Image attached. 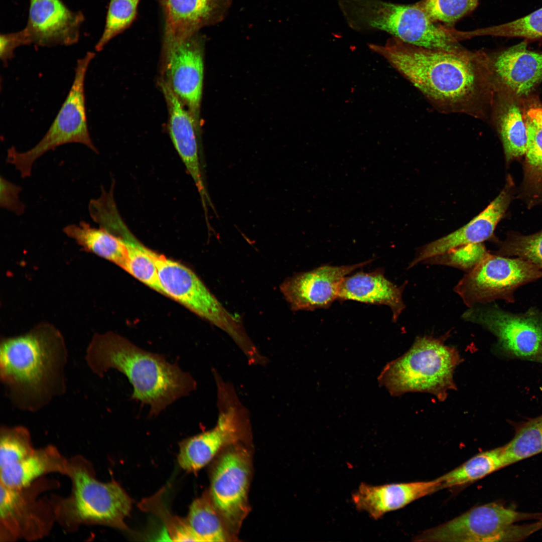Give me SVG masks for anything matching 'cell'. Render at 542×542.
<instances>
[{"label": "cell", "mask_w": 542, "mask_h": 542, "mask_svg": "<svg viewBox=\"0 0 542 542\" xmlns=\"http://www.w3.org/2000/svg\"><path fill=\"white\" fill-rule=\"evenodd\" d=\"M69 461L54 446L35 449L27 457L0 468L1 484L11 488L27 487L44 475L57 472L67 475Z\"/></svg>", "instance_id": "obj_23"}, {"label": "cell", "mask_w": 542, "mask_h": 542, "mask_svg": "<svg viewBox=\"0 0 542 542\" xmlns=\"http://www.w3.org/2000/svg\"><path fill=\"white\" fill-rule=\"evenodd\" d=\"M341 12L358 32L380 30L416 46L450 52L467 50L451 28L434 20L417 2L396 4L382 0H342Z\"/></svg>", "instance_id": "obj_4"}, {"label": "cell", "mask_w": 542, "mask_h": 542, "mask_svg": "<svg viewBox=\"0 0 542 542\" xmlns=\"http://www.w3.org/2000/svg\"><path fill=\"white\" fill-rule=\"evenodd\" d=\"M488 253L482 243H471L455 247L429 258L423 262L449 265L466 271L467 273Z\"/></svg>", "instance_id": "obj_37"}, {"label": "cell", "mask_w": 542, "mask_h": 542, "mask_svg": "<svg viewBox=\"0 0 542 542\" xmlns=\"http://www.w3.org/2000/svg\"><path fill=\"white\" fill-rule=\"evenodd\" d=\"M95 54L88 52L78 59L69 92L57 116L44 136L32 148L19 152L14 147L7 151L6 161L24 179L31 176L34 163L47 152L67 144L79 143L95 153L89 132L85 106V79L88 66Z\"/></svg>", "instance_id": "obj_7"}, {"label": "cell", "mask_w": 542, "mask_h": 542, "mask_svg": "<svg viewBox=\"0 0 542 542\" xmlns=\"http://www.w3.org/2000/svg\"><path fill=\"white\" fill-rule=\"evenodd\" d=\"M539 522L542 526V516L539 518Z\"/></svg>", "instance_id": "obj_40"}, {"label": "cell", "mask_w": 542, "mask_h": 542, "mask_svg": "<svg viewBox=\"0 0 542 542\" xmlns=\"http://www.w3.org/2000/svg\"><path fill=\"white\" fill-rule=\"evenodd\" d=\"M67 358L62 335L49 324L3 339L0 378L12 403L19 409L35 412L63 394Z\"/></svg>", "instance_id": "obj_2"}, {"label": "cell", "mask_w": 542, "mask_h": 542, "mask_svg": "<svg viewBox=\"0 0 542 542\" xmlns=\"http://www.w3.org/2000/svg\"><path fill=\"white\" fill-rule=\"evenodd\" d=\"M64 233L82 249L110 261L125 269L127 258L125 244L121 237L106 229L94 227L85 221L69 224Z\"/></svg>", "instance_id": "obj_25"}, {"label": "cell", "mask_w": 542, "mask_h": 542, "mask_svg": "<svg viewBox=\"0 0 542 542\" xmlns=\"http://www.w3.org/2000/svg\"><path fill=\"white\" fill-rule=\"evenodd\" d=\"M371 261L346 265H323L287 278L280 290L293 311L327 309L337 300L342 280Z\"/></svg>", "instance_id": "obj_14"}, {"label": "cell", "mask_w": 542, "mask_h": 542, "mask_svg": "<svg viewBox=\"0 0 542 542\" xmlns=\"http://www.w3.org/2000/svg\"><path fill=\"white\" fill-rule=\"evenodd\" d=\"M40 479L22 488L0 484L1 538L33 540L43 537L56 519L53 505L39 500Z\"/></svg>", "instance_id": "obj_13"}, {"label": "cell", "mask_w": 542, "mask_h": 542, "mask_svg": "<svg viewBox=\"0 0 542 542\" xmlns=\"http://www.w3.org/2000/svg\"><path fill=\"white\" fill-rule=\"evenodd\" d=\"M141 0H109L103 33L95 45L101 51L109 41L130 27L136 19Z\"/></svg>", "instance_id": "obj_33"}, {"label": "cell", "mask_w": 542, "mask_h": 542, "mask_svg": "<svg viewBox=\"0 0 542 542\" xmlns=\"http://www.w3.org/2000/svg\"><path fill=\"white\" fill-rule=\"evenodd\" d=\"M165 28L162 56L197 34L202 28L224 20L232 0H157Z\"/></svg>", "instance_id": "obj_16"}, {"label": "cell", "mask_w": 542, "mask_h": 542, "mask_svg": "<svg viewBox=\"0 0 542 542\" xmlns=\"http://www.w3.org/2000/svg\"><path fill=\"white\" fill-rule=\"evenodd\" d=\"M152 256L165 296L225 331L245 353L253 351L240 318L225 309L193 271L154 251Z\"/></svg>", "instance_id": "obj_8"}, {"label": "cell", "mask_w": 542, "mask_h": 542, "mask_svg": "<svg viewBox=\"0 0 542 542\" xmlns=\"http://www.w3.org/2000/svg\"><path fill=\"white\" fill-rule=\"evenodd\" d=\"M0 186L1 207L17 215L23 214L26 206L20 197L22 187L3 176H1Z\"/></svg>", "instance_id": "obj_38"}, {"label": "cell", "mask_w": 542, "mask_h": 542, "mask_svg": "<svg viewBox=\"0 0 542 542\" xmlns=\"http://www.w3.org/2000/svg\"><path fill=\"white\" fill-rule=\"evenodd\" d=\"M159 84L168 110V129L171 140L201 196L205 212L206 204L212 207L203 182L196 138L197 126L188 109L162 78Z\"/></svg>", "instance_id": "obj_20"}, {"label": "cell", "mask_w": 542, "mask_h": 542, "mask_svg": "<svg viewBox=\"0 0 542 542\" xmlns=\"http://www.w3.org/2000/svg\"><path fill=\"white\" fill-rule=\"evenodd\" d=\"M495 120L507 163L524 156L527 134L523 116L515 103L497 106Z\"/></svg>", "instance_id": "obj_27"}, {"label": "cell", "mask_w": 542, "mask_h": 542, "mask_svg": "<svg viewBox=\"0 0 542 542\" xmlns=\"http://www.w3.org/2000/svg\"><path fill=\"white\" fill-rule=\"evenodd\" d=\"M185 522L196 541H228L236 539L214 505L209 493L194 500Z\"/></svg>", "instance_id": "obj_26"}, {"label": "cell", "mask_w": 542, "mask_h": 542, "mask_svg": "<svg viewBox=\"0 0 542 542\" xmlns=\"http://www.w3.org/2000/svg\"><path fill=\"white\" fill-rule=\"evenodd\" d=\"M513 190L514 183L509 176L502 190L485 210L462 227L422 247L409 267L455 247L490 238L512 200Z\"/></svg>", "instance_id": "obj_18"}, {"label": "cell", "mask_w": 542, "mask_h": 542, "mask_svg": "<svg viewBox=\"0 0 542 542\" xmlns=\"http://www.w3.org/2000/svg\"><path fill=\"white\" fill-rule=\"evenodd\" d=\"M496 254L526 260L542 271V230L524 235L511 232L500 242Z\"/></svg>", "instance_id": "obj_34"}, {"label": "cell", "mask_w": 542, "mask_h": 542, "mask_svg": "<svg viewBox=\"0 0 542 542\" xmlns=\"http://www.w3.org/2000/svg\"><path fill=\"white\" fill-rule=\"evenodd\" d=\"M111 233L123 240L127 250L125 270L156 291L165 295L160 284L158 269L152 256L153 250L143 244L128 229L119 214L107 224Z\"/></svg>", "instance_id": "obj_24"}, {"label": "cell", "mask_w": 542, "mask_h": 542, "mask_svg": "<svg viewBox=\"0 0 542 542\" xmlns=\"http://www.w3.org/2000/svg\"><path fill=\"white\" fill-rule=\"evenodd\" d=\"M541 278L542 271L526 260L488 253L465 274L454 291L471 308L497 299L513 301L517 288Z\"/></svg>", "instance_id": "obj_9"}, {"label": "cell", "mask_w": 542, "mask_h": 542, "mask_svg": "<svg viewBox=\"0 0 542 542\" xmlns=\"http://www.w3.org/2000/svg\"><path fill=\"white\" fill-rule=\"evenodd\" d=\"M26 41L23 30L14 33L2 34L0 35V57L4 65L14 57L15 50L26 45Z\"/></svg>", "instance_id": "obj_39"}, {"label": "cell", "mask_w": 542, "mask_h": 542, "mask_svg": "<svg viewBox=\"0 0 542 542\" xmlns=\"http://www.w3.org/2000/svg\"><path fill=\"white\" fill-rule=\"evenodd\" d=\"M80 458L69 461L67 476L72 483L70 495L53 503L58 520L67 527L99 524L124 529L131 499L115 482H102Z\"/></svg>", "instance_id": "obj_6"}, {"label": "cell", "mask_w": 542, "mask_h": 542, "mask_svg": "<svg viewBox=\"0 0 542 542\" xmlns=\"http://www.w3.org/2000/svg\"><path fill=\"white\" fill-rule=\"evenodd\" d=\"M480 0H420L417 3L435 21L454 27L477 8Z\"/></svg>", "instance_id": "obj_36"}, {"label": "cell", "mask_w": 542, "mask_h": 542, "mask_svg": "<svg viewBox=\"0 0 542 542\" xmlns=\"http://www.w3.org/2000/svg\"><path fill=\"white\" fill-rule=\"evenodd\" d=\"M404 287H397L389 281L383 269L368 273L360 271L342 280L337 300L387 306L392 311V321L395 322L405 307L402 300Z\"/></svg>", "instance_id": "obj_22"}, {"label": "cell", "mask_w": 542, "mask_h": 542, "mask_svg": "<svg viewBox=\"0 0 542 542\" xmlns=\"http://www.w3.org/2000/svg\"><path fill=\"white\" fill-rule=\"evenodd\" d=\"M85 359L92 372L100 376L111 369L125 375L133 387L131 399L150 406V418L196 388L191 375L176 364L113 332L95 334Z\"/></svg>", "instance_id": "obj_3"}, {"label": "cell", "mask_w": 542, "mask_h": 542, "mask_svg": "<svg viewBox=\"0 0 542 542\" xmlns=\"http://www.w3.org/2000/svg\"><path fill=\"white\" fill-rule=\"evenodd\" d=\"M442 489L439 478L431 481L371 485L361 483L352 494L358 510L378 519L388 512L401 508L413 501Z\"/></svg>", "instance_id": "obj_21"}, {"label": "cell", "mask_w": 542, "mask_h": 542, "mask_svg": "<svg viewBox=\"0 0 542 542\" xmlns=\"http://www.w3.org/2000/svg\"><path fill=\"white\" fill-rule=\"evenodd\" d=\"M369 48L384 58L439 112L488 118L495 88L486 51L431 49L393 37L384 45L370 44Z\"/></svg>", "instance_id": "obj_1"}, {"label": "cell", "mask_w": 542, "mask_h": 542, "mask_svg": "<svg viewBox=\"0 0 542 542\" xmlns=\"http://www.w3.org/2000/svg\"><path fill=\"white\" fill-rule=\"evenodd\" d=\"M504 467L502 447L482 452L439 477L442 489L463 485Z\"/></svg>", "instance_id": "obj_28"}, {"label": "cell", "mask_w": 542, "mask_h": 542, "mask_svg": "<svg viewBox=\"0 0 542 542\" xmlns=\"http://www.w3.org/2000/svg\"><path fill=\"white\" fill-rule=\"evenodd\" d=\"M455 34L459 41L484 36L538 39L542 38V8L506 23L469 31L457 30Z\"/></svg>", "instance_id": "obj_29"}, {"label": "cell", "mask_w": 542, "mask_h": 542, "mask_svg": "<svg viewBox=\"0 0 542 542\" xmlns=\"http://www.w3.org/2000/svg\"><path fill=\"white\" fill-rule=\"evenodd\" d=\"M460 361L457 350L441 340L419 337L404 354L385 366L378 381L393 396L424 392L442 400L455 388L454 372Z\"/></svg>", "instance_id": "obj_5"}, {"label": "cell", "mask_w": 542, "mask_h": 542, "mask_svg": "<svg viewBox=\"0 0 542 542\" xmlns=\"http://www.w3.org/2000/svg\"><path fill=\"white\" fill-rule=\"evenodd\" d=\"M504 467L542 452V415L523 423L502 446Z\"/></svg>", "instance_id": "obj_31"}, {"label": "cell", "mask_w": 542, "mask_h": 542, "mask_svg": "<svg viewBox=\"0 0 542 542\" xmlns=\"http://www.w3.org/2000/svg\"><path fill=\"white\" fill-rule=\"evenodd\" d=\"M197 34L172 49L163 58L162 78L193 116L197 126L202 97L204 64Z\"/></svg>", "instance_id": "obj_15"}, {"label": "cell", "mask_w": 542, "mask_h": 542, "mask_svg": "<svg viewBox=\"0 0 542 542\" xmlns=\"http://www.w3.org/2000/svg\"><path fill=\"white\" fill-rule=\"evenodd\" d=\"M84 21L81 12L71 11L62 0H30L28 22L23 29L27 45L75 44Z\"/></svg>", "instance_id": "obj_17"}, {"label": "cell", "mask_w": 542, "mask_h": 542, "mask_svg": "<svg viewBox=\"0 0 542 542\" xmlns=\"http://www.w3.org/2000/svg\"><path fill=\"white\" fill-rule=\"evenodd\" d=\"M488 53L495 90L502 86L526 95L542 81V53L528 50L526 41Z\"/></svg>", "instance_id": "obj_19"}, {"label": "cell", "mask_w": 542, "mask_h": 542, "mask_svg": "<svg viewBox=\"0 0 542 542\" xmlns=\"http://www.w3.org/2000/svg\"><path fill=\"white\" fill-rule=\"evenodd\" d=\"M245 444L232 445L220 453L213 468L209 491L214 505L236 537L249 511L248 493L252 460Z\"/></svg>", "instance_id": "obj_11"}, {"label": "cell", "mask_w": 542, "mask_h": 542, "mask_svg": "<svg viewBox=\"0 0 542 542\" xmlns=\"http://www.w3.org/2000/svg\"><path fill=\"white\" fill-rule=\"evenodd\" d=\"M462 318L489 330L510 356L542 364V312L531 309L513 314L494 307L475 306Z\"/></svg>", "instance_id": "obj_12"}, {"label": "cell", "mask_w": 542, "mask_h": 542, "mask_svg": "<svg viewBox=\"0 0 542 542\" xmlns=\"http://www.w3.org/2000/svg\"><path fill=\"white\" fill-rule=\"evenodd\" d=\"M523 116L527 134L523 174L530 182L542 186V106H531Z\"/></svg>", "instance_id": "obj_30"}, {"label": "cell", "mask_w": 542, "mask_h": 542, "mask_svg": "<svg viewBox=\"0 0 542 542\" xmlns=\"http://www.w3.org/2000/svg\"><path fill=\"white\" fill-rule=\"evenodd\" d=\"M529 516L496 503L474 507L449 521L426 530L417 541H501L526 536V527L514 526Z\"/></svg>", "instance_id": "obj_10"}, {"label": "cell", "mask_w": 542, "mask_h": 542, "mask_svg": "<svg viewBox=\"0 0 542 542\" xmlns=\"http://www.w3.org/2000/svg\"><path fill=\"white\" fill-rule=\"evenodd\" d=\"M219 453L207 431L181 442L178 461L184 470L196 472L208 464Z\"/></svg>", "instance_id": "obj_32"}, {"label": "cell", "mask_w": 542, "mask_h": 542, "mask_svg": "<svg viewBox=\"0 0 542 542\" xmlns=\"http://www.w3.org/2000/svg\"><path fill=\"white\" fill-rule=\"evenodd\" d=\"M34 450L30 433L26 428L22 426L1 428L0 468L21 460Z\"/></svg>", "instance_id": "obj_35"}]
</instances>
